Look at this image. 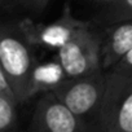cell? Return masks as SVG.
Wrapping results in <instances>:
<instances>
[{
	"instance_id": "obj_10",
	"label": "cell",
	"mask_w": 132,
	"mask_h": 132,
	"mask_svg": "<svg viewBox=\"0 0 132 132\" xmlns=\"http://www.w3.org/2000/svg\"><path fill=\"white\" fill-rule=\"evenodd\" d=\"M98 20L109 25L132 20V0H119L109 7H105L98 16Z\"/></svg>"
},
{
	"instance_id": "obj_1",
	"label": "cell",
	"mask_w": 132,
	"mask_h": 132,
	"mask_svg": "<svg viewBox=\"0 0 132 132\" xmlns=\"http://www.w3.org/2000/svg\"><path fill=\"white\" fill-rule=\"evenodd\" d=\"M32 47L20 22L3 25L0 32V63L13 86L18 105L31 100L30 79L38 62L34 57Z\"/></svg>"
},
{
	"instance_id": "obj_11",
	"label": "cell",
	"mask_w": 132,
	"mask_h": 132,
	"mask_svg": "<svg viewBox=\"0 0 132 132\" xmlns=\"http://www.w3.org/2000/svg\"><path fill=\"white\" fill-rule=\"evenodd\" d=\"M0 93H4L12 98H14L17 101V97H16V93H14V89H13V86L7 75V73L0 68ZM18 102V101H17Z\"/></svg>"
},
{
	"instance_id": "obj_5",
	"label": "cell",
	"mask_w": 132,
	"mask_h": 132,
	"mask_svg": "<svg viewBox=\"0 0 132 132\" xmlns=\"http://www.w3.org/2000/svg\"><path fill=\"white\" fill-rule=\"evenodd\" d=\"M89 129L88 123L60 100L53 91L42 93L29 126L31 132H86Z\"/></svg>"
},
{
	"instance_id": "obj_3",
	"label": "cell",
	"mask_w": 132,
	"mask_h": 132,
	"mask_svg": "<svg viewBox=\"0 0 132 132\" xmlns=\"http://www.w3.org/2000/svg\"><path fill=\"white\" fill-rule=\"evenodd\" d=\"M106 88V71L98 70L88 75L68 78L53 92L78 117L89 123L97 119Z\"/></svg>"
},
{
	"instance_id": "obj_15",
	"label": "cell",
	"mask_w": 132,
	"mask_h": 132,
	"mask_svg": "<svg viewBox=\"0 0 132 132\" xmlns=\"http://www.w3.org/2000/svg\"><path fill=\"white\" fill-rule=\"evenodd\" d=\"M2 2H3V4H7V2H9V3H11V0H2Z\"/></svg>"
},
{
	"instance_id": "obj_12",
	"label": "cell",
	"mask_w": 132,
	"mask_h": 132,
	"mask_svg": "<svg viewBox=\"0 0 132 132\" xmlns=\"http://www.w3.org/2000/svg\"><path fill=\"white\" fill-rule=\"evenodd\" d=\"M113 69L115 70H120V71H128V73H132V49L126 53L120 60L119 62L114 66Z\"/></svg>"
},
{
	"instance_id": "obj_2",
	"label": "cell",
	"mask_w": 132,
	"mask_h": 132,
	"mask_svg": "<svg viewBox=\"0 0 132 132\" xmlns=\"http://www.w3.org/2000/svg\"><path fill=\"white\" fill-rule=\"evenodd\" d=\"M96 129L132 132V73L115 69L106 71V88Z\"/></svg>"
},
{
	"instance_id": "obj_13",
	"label": "cell",
	"mask_w": 132,
	"mask_h": 132,
	"mask_svg": "<svg viewBox=\"0 0 132 132\" xmlns=\"http://www.w3.org/2000/svg\"><path fill=\"white\" fill-rule=\"evenodd\" d=\"M21 2L31 11L34 12H42L48 5L49 0H21Z\"/></svg>"
},
{
	"instance_id": "obj_7",
	"label": "cell",
	"mask_w": 132,
	"mask_h": 132,
	"mask_svg": "<svg viewBox=\"0 0 132 132\" xmlns=\"http://www.w3.org/2000/svg\"><path fill=\"white\" fill-rule=\"evenodd\" d=\"M132 49V20L113 23L108 27L105 38L102 36L101 66L110 70L119 60Z\"/></svg>"
},
{
	"instance_id": "obj_4",
	"label": "cell",
	"mask_w": 132,
	"mask_h": 132,
	"mask_svg": "<svg viewBox=\"0 0 132 132\" xmlns=\"http://www.w3.org/2000/svg\"><path fill=\"white\" fill-rule=\"evenodd\" d=\"M101 47L102 36L88 25L57 51V58L69 78L88 75L102 70Z\"/></svg>"
},
{
	"instance_id": "obj_6",
	"label": "cell",
	"mask_w": 132,
	"mask_h": 132,
	"mask_svg": "<svg viewBox=\"0 0 132 132\" xmlns=\"http://www.w3.org/2000/svg\"><path fill=\"white\" fill-rule=\"evenodd\" d=\"M88 22L75 18L69 4L65 5L63 13L52 23H34L30 20H23L20 26L34 47H43L51 51H58L83 27L88 26Z\"/></svg>"
},
{
	"instance_id": "obj_14",
	"label": "cell",
	"mask_w": 132,
	"mask_h": 132,
	"mask_svg": "<svg viewBox=\"0 0 132 132\" xmlns=\"http://www.w3.org/2000/svg\"><path fill=\"white\" fill-rule=\"evenodd\" d=\"M92 2L96 3V4H98V5H102V7L105 8V7H109V5H111V4L119 2V0H92Z\"/></svg>"
},
{
	"instance_id": "obj_9",
	"label": "cell",
	"mask_w": 132,
	"mask_h": 132,
	"mask_svg": "<svg viewBox=\"0 0 132 132\" xmlns=\"http://www.w3.org/2000/svg\"><path fill=\"white\" fill-rule=\"evenodd\" d=\"M17 106L18 102L0 93V132H12L17 126Z\"/></svg>"
},
{
	"instance_id": "obj_8",
	"label": "cell",
	"mask_w": 132,
	"mask_h": 132,
	"mask_svg": "<svg viewBox=\"0 0 132 132\" xmlns=\"http://www.w3.org/2000/svg\"><path fill=\"white\" fill-rule=\"evenodd\" d=\"M68 78L69 77L58 58L53 61L36 62L30 79V97L32 98L38 93L54 91Z\"/></svg>"
}]
</instances>
